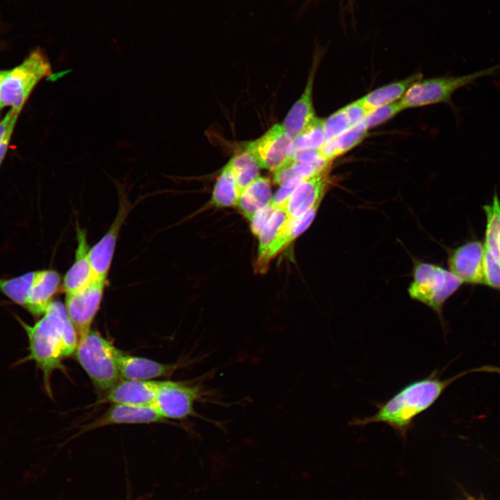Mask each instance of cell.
Masks as SVG:
<instances>
[{
  "label": "cell",
  "mask_w": 500,
  "mask_h": 500,
  "mask_svg": "<svg viewBox=\"0 0 500 500\" xmlns=\"http://www.w3.org/2000/svg\"><path fill=\"white\" fill-rule=\"evenodd\" d=\"M18 118L15 119L8 127L1 142L0 143V166L3 162L9 148L12 135Z\"/></svg>",
  "instance_id": "cell-33"
},
{
  "label": "cell",
  "mask_w": 500,
  "mask_h": 500,
  "mask_svg": "<svg viewBox=\"0 0 500 500\" xmlns=\"http://www.w3.org/2000/svg\"><path fill=\"white\" fill-rule=\"evenodd\" d=\"M271 182L259 176L240 193L236 206L250 222L253 215L272 200Z\"/></svg>",
  "instance_id": "cell-20"
},
{
  "label": "cell",
  "mask_w": 500,
  "mask_h": 500,
  "mask_svg": "<svg viewBox=\"0 0 500 500\" xmlns=\"http://www.w3.org/2000/svg\"><path fill=\"white\" fill-rule=\"evenodd\" d=\"M118 366L121 378L137 381H152L167 376L176 367L173 364H163L149 358L124 354L122 351L118 357Z\"/></svg>",
  "instance_id": "cell-18"
},
{
  "label": "cell",
  "mask_w": 500,
  "mask_h": 500,
  "mask_svg": "<svg viewBox=\"0 0 500 500\" xmlns=\"http://www.w3.org/2000/svg\"><path fill=\"white\" fill-rule=\"evenodd\" d=\"M465 500H477V499H475L474 497H472L470 495H467Z\"/></svg>",
  "instance_id": "cell-35"
},
{
  "label": "cell",
  "mask_w": 500,
  "mask_h": 500,
  "mask_svg": "<svg viewBox=\"0 0 500 500\" xmlns=\"http://www.w3.org/2000/svg\"><path fill=\"white\" fill-rule=\"evenodd\" d=\"M325 138H334L352 127L344 108L335 111L323 122Z\"/></svg>",
  "instance_id": "cell-28"
},
{
  "label": "cell",
  "mask_w": 500,
  "mask_h": 500,
  "mask_svg": "<svg viewBox=\"0 0 500 500\" xmlns=\"http://www.w3.org/2000/svg\"><path fill=\"white\" fill-rule=\"evenodd\" d=\"M61 284L59 274L53 269L34 271V278L24 308L35 317L44 314Z\"/></svg>",
  "instance_id": "cell-16"
},
{
  "label": "cell",
  "mask_w": 500,
  "mask_h": 500,
  "mask_svg": "<svg viewBox=\"0 0 500 500\" xmlns=\"http://www.w3.org/2000/svg\"><path fill=\"white\" fill-rule=\"evenodd\" d=\"M320 204L321 203L316 204L299 217H288L277 237L269 247L265 256L257 262V266L260 271L265 270L272 259L310 226L315 219Z\"/></svg>",
  "instance_id": "cell-19"
},
{
  "label": "cell",
  "mask_w": 500,
  "mask_h": 500,
  "mask_svg": "<svg viewBox=\"0 0 500 500\" xmlns=\"http://www.w3.org/2000/svg\"><path fill=\"white\" fill-rule=\"evenodd\" d=\"M21 112L22 110H20L10 108L0 120V143L3 140V138L11 123L15 119L19 117Z\"/></svg>",
  "instance_id": "cell-32"
},
{
  "label": "cell",
  "mask_w": 500,
  "mask_h": 500,
  "mask_svg": "<svg viewBox=\"0 0 500 500\" xmlns=\"http://www.w3.org/2000/svg\"><path fill=\"white\" fill-rule=\"evenodd\" d=\"M106 284V281L94 278L83 289L66 294L64 305L78 339L90 331L100 308Z\"/></svg>",
  "instance_id": "cell-9"
},
{
  "label": "cell",
  "mask_w": 500,
  "mask_h": 500,
  "mask_svg": "<svg viewBox=\"0 0 500 500\" xmlns=\"http://www.w3.org/2000/svg\"><path fill=\"white\" fill-rule=\"evenodd\" d=\"M280 206L275 204L272 201L259 210L250 221L251 231L252 233L258 237L261 230L271 218L274 212Z\"/></svg>",
  "instance_id": "cell-30"
},
{
  "label": "cell",
  "mask_w": 500,
  "mask_h": 500,
  "mask_svg": "<svg viewBox=\"0 0 500 500\" xmlns=\"http://www.w3.org/2000/svg\"><path fill=\"white\" fill-rule=\"evenodd\" d=\"M462 283L450 270L433 263L416 260L408 292L412 299L432 309L444 327V305Z\"/></svg>",
  "instance_id": "cell-5"
},
{
  "label": "cell",
  "mask_w": 500,
  "mask_h": 500,
  "mask_svg": "<svg viewBox=\"0 0 500 500\" xmlns=\"http://www.w3.org/2000/svg\"><path fill=\"white\" fill-rule=\"evenodd\" d=\"M404 110L401 101H398L370 110L362 122L369 130L392 119Z\"/></svg>",
  "instance_id": "cell-27"
},
{
  "label": "cell",
  "mask_w": 500,
  "mask_h": 500,
  "mask_svg": "<svg viewBox=\"0 0 500 500\" xmlns=\"http://www.w3.org/2000/svg\"><path fill=\"white\" fill-rule=\"evenodd\" d=\"M28 340V354L19 362L33 361L43 374L45 390L51 394L50 379L56 369H62V360L75 353L78 336L65 305L53 301L46 312L30 325L15 316Z\"/></svg>",
  "instance_id": "cell-2"
},
{
  "label": "cell",
  "mask_w": 500,
  "mask_h": 500,
  "mask_svg": "<svg viewBox=\"0 0 500 500\" xmlns=\"http://www.w3.org/2000/svg\"><path fill=\"white\" fill-rule=\"evenodd\" d=\"M241 192L260 176L259 166L253 157L244 151L235 155L229 161Z\"/></svg>",
  "instance_id": "cell-24"
},
{
  "label": "cell",
  "mask_w": 500,
  "mask_h": 500,
  "mask_svg": "<svg viewBox=\"0 0 500 500\" xmlns=\"http://www.w3.org/2000/svg\"><path fill=\"white\" fill-rule=\"evenodd\" d=\"M153 405L112 404L87 430L115 424H150L165 421Z\"/></svg>",
  "instance_id": "cell-14"
},
{
  "label": "cell",
  "mask_w": 500,
  "mask_h": 500,
  "mask_svg": "<svg viewBox=\"0 0 500 500\" xmlns=\"http://www.w3.org/2000/svg\"><path fill=\"white\" fill-rule=\"evenodd\" d=\"M120 351L110 340L90 330L78 339L74 353L93 384L108 391L121 378L118 366Z\"/></svg>",
  "instance_id": "cell-4"
},
{
  "label": "cell",
  "mask_w": 500,
  "mask_h": 500,
  "mask_svg": "<svg viewBox=\"0 0 500 500\" xmlns=\"http://www.w3.org/2000/svg\"><path fill=\"white\" fill-rule=\"evenodd\" d=\"M160 381L119 380L100 401L112 404L153 405Z\"/></svg>",
  "instance_id": "cell-13"
},
{
  "label": "cell",
  "mask_w": 500,
  "mask_h": 500,
  "mask_svg": "<svg viewBox=\"0 0 500 500\" xmlns=\"http://www.w3.org/2000/svg\"><path fill=\"white\" fill-rule=\"evenodd\" d=\"M315 60L305 90L285 116L282 125L292 140L299 135L317 117L312 103V86L317 67Z\"/></svg>",
  "instance_id": "cell-17"
},
{
  "label": "cell",
  "mask_w": 500,
  "mask_h": 500,
  "mask_svg": "<svg viewBox=\"0 0 500 500\" xmlns=\"http://www.w3.org/2000/svg\"><path fill=\"white\" fill-rule=\"evenodd\" d=\"M483 255L481 242H468L451 252L448 260L449 270L463 283L484 284Z\"/></svg>",
  "instance_id": "cell-12"
},
{
  "label": "cell",
  "mask_w": 500,
  "mask_h": 500,
  "mask_svg": "<svg viewBox=\"0 0 500 500\" xmlns=\"http://www.w3.org/2000/svg\"><path fill=\"white\" fill-rule=\"evenodd\" d=\"M422 78L421 73H415L403 80L376 88L359 100L369 111L379 106L396 102L397 100L403 97L408 89L414 83Z\"/></svg>",
  "instance_id": "cell-22"
},
{
  "label": "cell",
  "mask_w": 500,
  "mask_h": 500,
  "mask_svg": "<svg viewBox=\"0 0 500 500\" xmlns=\"http://www.w3.org/2000/svg\"><path fill=\"white\" fill-rule=\"evenodd\" d=\"M323 122L324 119L316 117L299 135L294 138L292 140L290 155L298 151L319 150L326 140Z\"/></svg>",
  "instance_id": "cell-25"
},
{
  "label": "cell",
  "mask_w": 500,
  "mask_h": 500,
  "mask_svg": "<svg viewBox=\"0 0 500 500\" xmlns=\"http://www.w3.org/2000/svg\"><path fill=\"white\" fill-rule=\"evenodd\" d=\"M484 284L500 290V260L484 251Z\"/></svg>",
  "instance_id": "cell-29"
},
{
  "label": "cell",
  "mask_w": 500,
  "mask_h": 500,
  "mask_svg": "<svg viewBox=\"0 0 500 500\" xmlns=\"http://www.w3.org/2000/svg\"><path fill=\"white\" fill-rule=\"evenodd\" d=\"M499 71L500 63L461 76L422 78L408 89L400 101L404 109L449 103L453 94L459 88L474 84L481 78L496 75Z\"/></svg>",
  "instance_id": "cell-6"
},
{
  "label": "cell",
  "mask_w": 500,
  "mask_h": 500,
  "mask_svg": "<svg viewBox=\"0 0 500 500\" xmlns=\"http://www.w3.org/2000/svg\"><path fill=\"white\" fill-rule=\"evenodd\" d=\"M330 168L303 179L283 203L289 218H297L322 203L325 194L333 183Z\"/></svg>",
  "instance_id": "cell-10"
},
{
  "label": "cell",
  "mask_w": 500,
  "mask_h": 500,
  "mask_svg": "<svg viewBox=\"0 0 500 500\" xmlns=\"http://www.w3.org/2000/svg\"><path fill=\"white\" fill-rule=\"evenodd\" d=\"M203 395L199 384L160 381L153 406L165 419H183L195 416L194 404Z\"/></svg>",
  "instance_id": "cell-7"
},
{
  "label": "cell",
  "mask_w": 500,
  "mask_h": 500,
  "mask_svg": "<svg viewBox=\"0 0 500 500\" xmlns=\"http://www.w3.org/2000/svg\"><path fill=\"white\" fill-rule=\"evenodd\" d=\"M52 72L51 63L40 47L31 51L18 65L3 70L0 99L4 107L22 110L36 85Z\"/></svg>",
  "instance_id": "cell-3"
},
{
  "label": "cell",
  "mask_w": 500,
  "mask_h": 500,
  "mask_svg": "<svg viewBox=\"0 0 500 500\" xmlns=\"http://www.w3.org/2000/svg\"><path fill=\"white\" fill-rule=\"evenodd\" d=\"M441 372L435 369L428 376L408 383L387 401L377 403L375 414L363 418H354L349 425L364 426L369 424L383 423L405 439L414 419L430 408L454 381L472 373L500 375V367L485 365L462 371L446 379L441 378Z\"/></svg>",
  "instance_id": "cell-1"
},
{
  "label": "cell",
  "mask_w": 500,
  "mask_h": 500,
  "mask_svg": "<svg viewBox=\"0 0 500 500\" xmlns=\"http://www.w3.org/2000/svg\"><path fill=\"white\" fill-rule=\"evenodd\" d=\"M312 1V0H308V1Z\"/></svg>",
  "instance_id": "cell-37"
},
{
  "label": "cell",
  "mask_w": 500,
  "mask_h": 500,
  "mask_svg": "<svg viewBox=\"0 0 500 500\" xmlns=\"http://www.w3.org/2000/svg\"><path fill=\"white\" fill-rule=\"evenodd\" d=\"M288 219L283 205L280 206L261 230L259 238L258 256L257 262L265 256L269 247L276 239Z\"/></svg>",
  "instance_id": "cell-26"
},
{
  "label": "cell",
  "mask_w": 500,
  "mask_h": 500,
  "mask_svg": "<svg viewBox=\"0 0 500 500\" xmlns=\"http://www.w3.org/2000/svg\"><path fill=\"white\" fill-rule=\"evenodd\" d=\"M117 216L100 240L89 250L94 278L106 281L114 256L119 230L127 216L129 205L122 197Z\"/></svg>",
  "instance_id": "cell-11"
},
{
  "label": "cell",
  "mask_w": 500,
  "mask_h": 500,
  "mask_svg": "<svg viewBox=\"0 0 500 500\" xmlns=\"http://www.w3.org/2000/svg\"><path fill=\"white\" fill-rule=\"evenodd\" d=\"M368 129L362 122L344 133L326 139L319 149V156L331 162L359 144L367 135Z\"/></svg>",
  "instance_id": "cell-21"
},
{
  "label": "cell",
  "mask_w": 500,
  "mask_h": 500,
  "mask_svg": "<svg viewBox=\"0 0 500 500\" xmlns=\"http://www.w3.org/2000/svg\"><path fill=\"white\" fill-rule=\"evenodd\" d=\"M3 74V70H0V80L2 77V75ZM4 106L3 105L1 99H0V111L3 108Z\"/></svg>",
  "instance_id": "cell-34"
},
{
  "label": "cell",
  "mask_w": 500,
  "mask_h": 500,
  "mask_svg": "<svg viewBox=\"0 0 500 500\" xmlns=\"http://www.w3.org/2000/svg\"><path fill=\"white\" fill-rule=\"evenodd\" d=\"M497 244H498V247H499V253H500V234H499V238H498Z\"/></svg>",
  "instance_id": "cell-36"
},
{
  "label": "cell",
  "mask_w": 500,
  "mask_h": 500,
  "mask_svg": "<svg viewBox=\"0 0 500 500\" xmlns=\"http://www.w3.org/2000/svg\"><path fill=\"white\" fill-rule=\"evenodd\" d=\"M352 126L362 122L369 110L358 99L344 107Z\"/></svg>",
  "instance_id": "cell-31"
},
{
  "label": "cell",
  "mask_w": 500,
  "mask_h": 500,
  "mask_svg": "<svg viewBox=\"0 0 500 500\" xmlns=\"http://www.w3.org/2000/svg\"><path fill=\"white\" fill-rule=\"evenodd\" d=\"M292 140L282 124H276L244 147L260 167L275 172L288 162Z\"/></svg>",
  "instance_id": "cell-8"
},
{
  "label": "cell",
  "mask_w": 500,
  "mask_h": 500,
  "mask_svg": "<svg viewBox=\"0 0 500 500\" xmlns=\"http://www.w3.org/2000/svg\"><path fill=\"white\" fill-rule=\"evenodd\" d=\"M77 248L74 261L65 274L62 289L65 294L78 292L88 286L94 276L89 259V246L85 229L76 226Z\"/></svg>",
  "instance_id": "cell-15"
},
{
  "label": "cell",
  "mask_w": 500,
  "mask_h": 500,
  "mask_svg": "<svg viewBox=\"0 0 500 500\" xmlns=\"http://www.w3.org/2000/svg\"><path fill=\"white\" fill-rule=\"evenodd\" d=\"M240 195L235 174L228 162L215 183L210 203L217 208L236 206Z\"/></svg>",
  "instance_id": "cell-23"
}]
</instances>
